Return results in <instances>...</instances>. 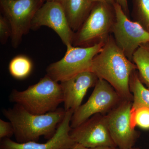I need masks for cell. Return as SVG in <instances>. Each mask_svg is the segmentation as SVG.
Instances as JSON below:
<instances>
[{"instance_id": "obj_1", "label": "cell", "mask_w": 149, "mask_h": 149, "mask_svg": "<svg viewBox=\"0 0 149 149\" xmlns=\"http://www.w3.org/2000/svg\"><path fill=\"white\" fill-rule=\"evenodd\" d=\"M136 65L129 60L110 35L101 52L93 59L90 71L109 83L123 100L133 101L129 81Z\"/></svg>"}, {"instance_id": "obj_2", "label": "cell", "mask_w": 149, "mask_h": 149, "mask_svg": "<svg viewBox=\"0 0 149 149\" xmlns=\"http://www.w3.org/2000/svg\"><path fill=\"white\" fill-rule=\"evenodd\" d=\"M64 109L58 108L46 114H33L18 104L12 108L4 109L2 113L12 123L16 142H37L44 136L48 140L55 133L59 124L65 114Z\"/></svg>"}, {"instance_id": "obj_3", "label": "cell", "mask_w": 149, "mask_h": 149, "mask_svg": "<svg viewBox=\"0 0 149 149\" xmlns=\"http://www.w3.org/2000/svg\"><path fill=\"white\" fill-rule=\"evenodd\" d=\"M11 102L20 105L33 114H46L53 111L63 102V95L60 83L47 74L38 83L26 90L14 89L9 96Z\"/></svg>"}, {"instance_id": "obj_4", "label": "cell", "mask_w": 149, "mask_h": 149, "mask_svg": "<svg viewBox=\"0 0 149 149\" xmlns=\"http://www.w3.org/2000/svg\"><path fill=\"white\" fill-rule=\"evenodd\" d=\"M115 20L113 5L102 2L94 3L87 18L74 33L72 45L91 47L106 42L111 33Z\"/></svg>"}, {"instance_id": "obj_5", "label": "cell", "mask_w": 149, "mask_h": 149, "mask_svg": "<svg viewBox=\"0 0 149 149\" xmlns=\"http://www.w3.org/2000/svg\"><path fill=\"white\" fill-rule=\"evenodd\" d=\"M105 42L98 43L91 47H67L64 56L47 67V75L60 83L81 72L90 71L93 59L101 52Z\"/></svg>"}, {"instance_id": "obj_6", "label": "cell", "mask_w": 149, "mask_h": 149, "mask_svg": "<svg viewBox=\"0 0 149 149\" xmlns=\"http://www.w3.org/2000/svg\"><path fill=\"white\" fill-rule=\"evenodd\" d=\"M45 2L44 0H0L1 11L11 27L10 38L14 48L19 46L23 35L31 29L35 14Z\"/></svg>"}, {"instance_id": "obj_7", "label": "cell", "mask_w": 149, "mask_h": 149, "mask_svg": "<svg viewBox=\"0 0 149 149\" xmlns=\"http://www.w3.org/2000/svg\"><path fill=\"white\" fill-rule=\"evenodd\" d=\"M94 87L88 101L73 113L71 128L79 126L94 115L107 114L123 100L105 80L99 79Z\"/></svg>"}, {"instance_id": "obj_8", "label": "cell", "mask_w": 149, "mask_h": 149, "mask_svg": "<svg viewBox=\"0 0 149 149\" xmlns=\"http://www.w3.org/2000/svg\"><path fill=\"white\" fill-rule=\"evenodd\" d=\"M115 20L111 33L115 42L129 60L143 44L149 42V32L136 22L128 18L120 5H113Z\"/></svg>"}, {"instance_id": "obj_9", "label": "cell", "mask_w": 149, "mask_h": 149, "mask_svg": "<svg viewBox=\"0 0 149 149\" xmlns=\"http://www.w3.org/2000/svg\"><path fill=\"white\" fill-rule=\"evenodd\" d=\"M132 107V102L123 100L105 115L111 136L119 149L133 148L139 137L131 124Z\"/></svg>"}, {"instance_id": "obj_10", "label": "cell", "mask_w": 149, "mask_h": 149, "mask_svg": "<svg viewBox=\"0 0 149 149\" xmlns=\"http://www.w3.org/2000/svg\"><path fill=\"white\" fill-rule=\"evenodd\" d=\"M42 26L52 29L67 47L72 45L74 32L70 26L60 2L46 1L35 14L31 29L37 30Z\"/></svg>"}, {"instance_id": "obj_11", "label": "cell", "mask_w": 149, "mask_h": 149, "mask_svg": "<svg viewBox=\"0 0 149 149\" xmlns=\"http://www.w3.org/2000/svg\"><path fill=\"white\" fill-rule=\"evenodd\" d=\"M70 135L76 143L87 148H117L110 133L105 115H94L79 126L71 128Z\"/></svg>"}, {"instance_id": "obj_12", "label": "cell", "mask_w": 149, "mask_h": 149, "mask_svg": "<svg viewBox=\"0 0 149 149\" xmlns=\"http://www.w3.org/2000/svg\"><path fill=\"white\" fill-rule=\"evenodd\" d=\"M65 116L60 123L54 136L46 143H40L35 141L18 143L9 138L1 140L0 149H72L76 143L70 135V122L74 111H65Z\"/></svg>"}, {"instance_id": "obj_13", "label": "cell", "mask_w": 149, "mask_h": 149, "mask_svg": "<svg viewBox=\"0 0 149 149\" xmlns=\"http://www.w3.org/2000/svg\"><path fill=\"white\" fill-rule=\"evenodd\" d=\"M98 78L92 71L81 72L68 80L60 82L63 95L65 111L77 110L90 88L95 87Z\"/></svg>"}, {"instance_id": "obj_14", "label": "cell", "mask_w": 149, "mask_h": 149, "mask_svg": "<svg viewBox=\"0 0 149 149\" xmlns=\"http://www.w3.org/2000/svg\"><path fill=\"white\" fill-rule=\"evenodd\" d=\"M60 3L74 32L77 31L83 24L94 4L89 0H61Z\"/></svg>"}, {"instance_id": "obj_15", "label": "cell", "mask_w": 149, "mask_h": 149, "mask_svg": "<svg viewBox=\"0 0 149 149\" xmlns=\"http://www.w3.org/2000/svg\"><path fill=\"white\" fill-rule=\"evenodd\" d=\"M137 70L131 74L129 81L130 91L133 97V110L141 107L149 108V89L142 83Z\"/></svg>"}, {"instance_id": "obj_16", "label": "cell", "mask_w": 149, "mask_h": 149, "mask_svg": "<svg viewBox=\"0 0 149 149\" xmlns=\"http://www.w3.org/2000/svg\"><path fill=\"white\" fill-rule=\"evenodd\" d=\"M132 61L137 66L142 83L149 89V42L143 44L137 49Z\"/></svg>"}, {"instance_id": "obj_17", "label": "cell", "mask_w": 149, "mask_h": 149, "mask_svg": "<svg viewBox=\"0 0 149 149\" xmlns=\"http://www.w3.org/2000/svg\"><path fill=\"white\" fill-rule=\"evenodd\" d=\"M33 63L27 56L19 55L14 57L10 62L9 72L13 77L17 80H23L32 73Z\"/></svg>"}, {"instance_id": "obj_18", "label": "cell", "mask_w": 149, "mask_h": 149, "mask_svg": "<svg viewBox=\"0 0 149 149\" xmlns=\"http://www.w3.org/2000/svg\"><path fill=\"white\" fill-rule=\"evenodd\" d=\"M134 21L149 32V0H133Z\"/></svg>"}, {"instance_id": "obj_19", "label": "cell", "mask_w": 149, "mask_h": 149, "mask_svg": "<svg viewBox=\"0 0 149 149\" xmlns=\"http://www.w3.org/2000/svg\"><path fill=\"white\" fill-rule=\"evenodd\" d=\"M131 124L145 130H149V108L141 107L136 109H131Z\"/></svg>"}, {"instance_id": "obj_20", "label": "cell", "mask_w": 149, "mask_h": 149, "mask_svg": "<svg viewBox=\"0 0 149 149\" xmlns=\"http://www.w3.org/2000/svg\"><path fill=\"white\" fill-rule=\"evenodd\" d=\"M12 35V29L10 23L3 15H0V41L3 45L6 44Z\"/></svg>"}, {"instance_id": "obj_21", "label": "cell", "mask_w": 149, "mask_h": 149, "mask_svg": "<svg viewBox=\"0 0 149 149\" xmlns=\"http://www.w3.org/2000/svg\"><path fill=\"white\" fill-rule=\"evenodd\" d=\"M14 134V130L10 122L0 119V139H10Z\"/></svg>"}, {"instance_id": "obj_22", "label": "cell", "mask_w": 149, "mask_h": 149, "mask_svg": "<svg viewBox=\"0 0 149 149\" xmlns=\"http://www.w3.org/2000/svg\"><path fill=\"white\" fill-rule=\"evenodd\" d=\"M116 3L120 6L125 14L128 17L129 15V10L128 8L127 0H115Z\"/></svg>"}, {"instance_id": "obj_23", "label": "cell", "mask_w": 149, "mask_h": 149, "mask_svg": "<svg viewBox=\"0 0 149 149\" xmlns=\"http://www.w3.org/2000/svg\"><path fill=\"white\" fill-rule=\"evenodd\" d=\"M73 149H119L117 148L109 147H98L95 148H87L79 144H76Z\"/></svg>"}, {"instance_id": "obj_24", "label": "cell", "mask_w": 149, "mask_h": 149, "mask_svg": "<svg viewBox=\"0 0 149 149\" xmlns=\"http://www.w3.org/2000/svg\"><path fill=\"white\" fill-rule=\"evenodd\" d=\"M89 1L92 3L102 2L106 3L111 5H113V4L116 3L115 0H89Z\"/></svg>"}, {"instance_id": "obj_25", "label": "cell", "mask_w": 149, "mask_h": 149, "mask_svg": "<svg viewBox=\"0 0 149 149\" xmlns=\"http://www.w3.org/2000/svg\"><path fill=\"white\" fill-rule=\"evenodd\" d=\"M44 1H56L58 2H61V0H44Z\"/></svg>"}, {"instance_id": "obj_26", "label": "cell", "mask_w": 149, "mask_h": 149, "mask_svg": "<svg viewBox=\"0 0 149 149\" xmlns=\"http://www.w3.org/2000/svg\"><path fill=\"white\" fill-rule=\"evenodd\" d=\"M128 149H142L140 148H135V147H133V148H131Z\"/></svg>"}, {"instance_id": "obj_27", "label": "cell", "mask_w": 149, "mask_h": 149, "mask_svg": "<svg viewBox=\"0 0 149 149\" xmlns=\"http://www.w3.org/2000/svg\"><path fill=\"white\" fill-rule=\"evenodd\" d=\"M73 149V148H72V149Z\"/></svg>"}]
</instances>
